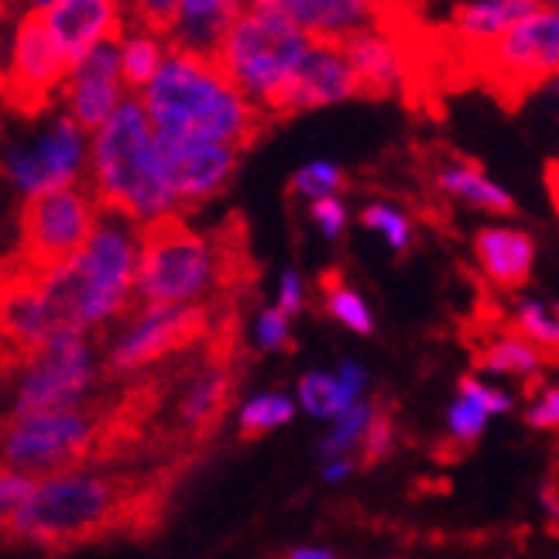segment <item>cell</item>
<instances>
[{
	"label": "cell",
	"instance_id": "cell-20",
	"mask_svg": "<svg viewBox=\"0 0 559 559\" xmlns=\"http://www.w3.org/2000/svg\"><path fill=\"white\" fill-rule=\"evenodd\" d=\"M312 41H344L381 17L378 0H261Z\"/></svg>",
	"mask_w": 559,
	"mask_h": 559
},
{
	"label": "cell",
	"instance_id": "cell-46",
	"mask_svg": "<svg viewBox=\"0 0 559 559\" xmlns=\"http://www.w3.org/2000/svg\"><path fill=\"white\" fill-rule=\"evenodd\" d=\"M11 14V0H0V17H8Z\"/></svg>",
	"mask_w": 559,
	"mask_h": 559
},
{
	"label": "cell",
	"instance_id": "cell-45",
	"mask_svg": "<svg viewBox=\"0 0 559 559\" xmlns=\"http://www.w3.org/2000/svg\"><path fill=\"white\" fill-rule=\"evenodd\" d=\"M378 4H381V11H395L399 4H405V0H378Z\"/></svg>",
	"mask_w": 559,
	"mask_h": 559
},
{
	"label": "cell",
	"instance_id": "cell-38",
	"mask_svg": "<svg viewBox=\"0 0 559 559\" xmlns=\"http://www.w3.org/2000/svg\"><path fill=\"white\" fill-rule=\"evenodd\" d=\"M258 347L261 350H285L288 347V316L278 309H264L258 316Z\"/></svg>",
	"mask_w": 559,
	"mask_h": 559
},
{
	"label": "cell",
	"instance_id": "cell-43",
	"mask_svg": "<svg viewBox=\"0 0 559 559\" xmlns=\"http://www.w3.org/2000/svg\"><path fill=\"white\" fill-rule=\"evenodd\" d=\"M56 4H62V0H17L21 14H45V11H52Z\"/></svg>",
	"mask_w": 559,
	"mask_h": 559
},
{
	"label": "cell",
	"instance_id": "cell-15",
	"mask_svg": "<svg viewBox=\"0 0 559 559\" xmlns=\"http://www.w3.org/2000/svg\"><path fill=\"white\" fill-rule=\"evenodd\" d=\"M62 96V114L76 124L80 131L93 134L96 128H104L110 114L124 104V83H120L117 69V38L93 45L90 52L69 69V76L59 90Z\"/></svg>",
	"mask_w": 559,
	"mask_h": 559
},
{
	"label": "cell",
	"instance_id": "cell-5",
	"mask_svg": "<svg viewBox=\"0 0 559 559\" xmlns=\"http://www.w3.org/2000/svg\"><path fill=\"white\" fill-rule=\"evenodd\" d=\"M312 38L302 35L275 8L248 0L234 17L213 62L221 66L234 90L251 100L264 117L275 120V107L292 80V72L306 59Z\"/></svg>",
	"mask_w": 559,
	"mask_h": 559
},
{
	"label": "cell",
	"instance_id": "cell-44",
	"mask_svg": "<svg viewBox=\"0 0 559 559\" xmlns=\"http://www.w3.org/2000/svg\"><path fill=\"white\" fill-rule=\"evenodd\" d=\"M350 467H354V464H350L347 456H333L330 464H326V477H330V480H344V477L350 474Z\"/></svg>",
	"mask_w": 559,
	"mask_h": 559
},
{
	"label": "cell",
	"instance_id": "cell-42",
	"mask_svg": "<svg viewBox=\"0 0 559 559\" xmlns=\"http://www.w3.org/2000/svg\"><path fill=\"white\" fill-rule=\"evenodd\" d=\"M282 559H336V556L320 546H299V549H288Z\"/></svg>",
	"mask_w": 559,
	"mask_h": 559
},
{
	"label": "cell",
	"instance_id": "cell-12",
	"mask_svg": "<svg viewBox=\"0 0 559 559\" xmlns=\"http://www.w3.org/2000/svg\"><path fill=\"white\" fill-rule=\"evenodd\" d=\"M66 76L69 66L56 52L52 38L45 35L41 17L17 14L4 52V80H0L4 104L21 114H38L59 96Z\"/></svg>",
	"mask_w": 559,
	"mask_h": 559
},
{
	"label": "cell",
	"instance_id": "cell-27",
	"mask_svg": "<svg viewBox=\"0 0 559 559\" xmlns=\"http://www.w3.org/2000/svg\"><path fill=\"white\" fill-rule=\"evenodd\" d=\"M549 357L532 347L528 340H522L519 333H508L501 340L480 354V368L491 371V374H512V378H536L543 371V364Z\"/></svg>",
	"mask_w": 559,
	"mask_h": 559
},
{
	"label": "cell",
	"instance_id": "cell-36",
	"mask_svg": "<svg viewBox=\"0 0 559 559\" xmlns=\"http://www.w3.org/2000/svg\"><path fill=\"white\" fill-rule=\"evenodd\" d=\"M392 443H395V419L388 416L384 408L374 405L371 419H368V429H364V436H360V450H364L360 464L374 467L378 460H384L388 453H392Z\"/></svg>",
	"mask_w": 559,
	"mask_h": 559
},
{
	"label": "cell",
	"instance_id": "cell-37",
	"mask_svg": "<svg viewBox=\"0 0 559 559\" xmlns=\"http://www.w3.org/2000/svg\"><path fill=\"white\" fill-rule=\"evenodd\" d=\"M309 221L316 224V230H320L326 240H336V237H344V230H347L350 210H347V203L340 200V197L312 200L309 203Z\"/></svg>",
	"mask_w": 559,
	"mask_h": 559
},
{
	"label": "cell",
	"instance_id": "cell-21",
	"mask_svg": "<svg viewBox=\"0 0 559 559\" xmlns=\"http://www.w3.org/2000/svg\"><path fill=\"white\" fill-rule=\"evenodd\" d=\"M474 258L480 272L498 288H519L532 278L536 264V240L522 227L491 224L474 234Z\"/></svg>",
	"mask_w": 559,
	"mask_h": 559
},
{
	"label": "cell",
	"instance_id": "cell-24",
	"mask_svg": "<svg viewBox=\"0 0 559 559\" xmlns=\"http://www.w3.org/2000/svg\"><path fill=\"white\" fill-rule=\"evenodd\" d=\"M436 186L440 192H447L450 200L467 203L474 210L495 213V216H512L515 213V200L504 186H498L477 162L471 158H450L436 168Z\"/></svg>",
	"mask_w": 559,
	"mask_h": 559
},
{
	"label": "cell",
	"instance_id": "cell-35",
	"mask_svg": "<svg viewBox=\"0 0 559 559\" xmlns=\"http://www.w3.org/2000/svg\"><path fill=\"white\" fill-rule=\"evenodd\" d=\"M371 412H374V405H368V402H354L350 408L340 412V416L333 419V432L326 436V443H323V453L326 456H344L347 450H354L360 443L364 429H368Z\"/></svg>",
	"mask_w": 559,
	"mask_h": 559
},
{
	"label": "cell",
	"instance_id": "cell-26",
	"mask_svg": "<svg viewBox=\"0 0 559 559\" xmlns=\"http://www.w3.org/2000/svg\"><path fill=\"white\" fill-rule=\"evenodd\" d=\"M168 56V41L141 32V28H124L117 38V69H120V83H124L128 96H138L144 86L155 80V72L162 69Z\"/></svg>",
	"mask_w": 559,
	"mask_h": 559
},
{
	"label": "cell",
	"instance_id": "cell-17",
	"mask_svg": "<svg viewBox=\"0 0 559 559\" xmlns=\"http://www.w3.org/2000/svg\"><path fill=\"white\" fill-rule=\"evenodd\" d=\"M340 45H344V56L354 69L360 96L384 100V96H395L405 90V83H408V48L395 28H388L384 14L374 24H368V28H360L350 38H344Z\"/></svg>",
	"mask_w": 559,
	"mask_h": 559
},
{
	"label": "cell",
	"instance_id": "cell-41",
	"mask_svg": "<svg viewBox=\"0 0 559 559\" xmlns=\"http://www.w3.org/2000/svg\"><path fill=\"white\" fill-rule=\"evenodd\" d=\"M278 312L285 316H296L302 309V278L296 272H285L282 275V288H278Z\"/></svg>",
	"mask_w": 559,
	"mask_h": 559
},
{
	"label": "cell",
	"instance_id": "cell-33",
	"mask_svg": "<svg viewBox=\"0 0 559 559\" xmlns=\"http://www.w3.org/2000/svg\"><path fill=\"white\" fill-rule=\"evenodd\" d=\"M179 8H182V0H128L124 4L128 28L152 32L168 41V35H173L179 21Z\"/></svg>",
	"mask_w": 559,
	"mask_h": 559
},
{
	"label": "cell",
	"instance_id": "cell-47",
	"mask_svg": "<svg viewBox=\"0 0 559 559\" xmlns=\"http://www.w3.org/2000/svg\"><path fill=\"white\" fill-rule=\"evenodd\" d=\"M0 80H4V52H0Z\"/></svg>",
	"mask_w": 559,
	"mask_h": 559
},
{
	"label": "cell",
	"instance_id": "cell-18",
	"mask_svg": "<svg viewBox=\"0 0 559 559\" xmlns=\"http://www.w3.org/2000/svg\"><path fill=\"white\" fill-rule=\"evenodd\" d=\"M45 35L52 38L66 66H76L93 45L114 41L128 28V14L120 0H62L52 11L38 14Z\"/></svg>",
	"mask_w": 559,
	"mask_h": 559
},
{
	"label": "cell",
	"instance_id": "cell-40",
	"mask_svg": "<svg viewBox=\"0 0 559 559\" xmlns=\"http://www.w3.org/2000/svg\"><path fill=\"white\" fill-rule=\"evenodd\" d=\"M556 423H559V392L556 388H543L536 405L528 408V426L532 429H556Z\"/></svg>",
	"mask_w": 559,
	"mask_h": 559
},
{
	"label": "cell",
	"instance_id": "cell-13",
	"mask_svg": "<svg viewBox=\"0 0 559 559\" xmlns=\"http://www.w3.org/2000/svg\"><path fill=\"white\" fill-rule=\"evenodd\" d=\"M155 155L168 192L176 197L179 210L203 206L216 200L230 186L240 152L230 144H216L186 134H158L155 131Z\"/></svg>",
	"mask_w": 559,
	"mask_h": 559
},
{
	"label": "cell",
	"instance_id": "cell-4",
	"mask_svg": "<svg viewBox=\"0 0 559 559\" xmlns=\"http://www.w3.org/2000/svg\"><path fill=\"white\" fill-rule=\"evenodd\" d=\"M86 176V189L100 210L124 216L138 227L179 213L176 197L162 179L155 131L138 96H124V104L110 114L107 124L90 134Z\"/></svg>",
	"mask_w": 559,
	"mask_h": 559
},
{
	"label": "cell",
	"instance_id": "cell-14",
	"mask_svg": "<svg viewBox=\"0 0 559 559\" xmlns=\"http://www.w3.org/2000/svg\"><path fill=\"white\" fill-rule=\"evenodd\" d=\"M210 326H213L210 306L192 302L176 309H144V316H138V323L117 340L107 368L110 374L141 371L162 357H176L189 347H197L200 340H206Z\"/></svg>",
	"mask_w": 559,
	"mask_h": 559
},
{
	"label": "cell",
	"instance_id": "cell-22",
	"mask_svg": "<svg viewBox=\"0 0 559 559\" xmlns=\"http://www.w3.org/2000/svg\"><path fill=\"white\" fill-rule=\"evenodd\" d=\"M539 8V0H464L450 14V35L477 56Z\"/></svg>",
	"mask_w": 559,
	"mask_h": 559
},
{
	"label": "cell",
	"instance_id": "cell-2",
	"mask_svg": "<svg viewBox=\"0 0 559 559\" xmlns=\"http://www.w3.org/2000/svg\"><path fill=\"white\" fill-rule=\"evenodd\" d=\"M134 269L138 224L100 210L83 251L35 282L48 336H86L128 312L134 306Z\"/></svg>",
	"mask_w": 559,
	"mask_h": 559
},
{
	"label": "cell",
	"instance_id": "cell-16",
	"mask_svg": "<svg viewBox=\"0 0 559 559\" xmlns=\"http://www.w3.org/2000/svg\"><path fill=\"white\" fill-rule=\"evenodd\" d=\"M354 96H360V93H357L354 69L344 56V45L312 41L306 59L299 62L296 72H292V80L282 93V100L275 107V120L302 114V110L344 104V100H354Z\"/></svg>",
	"mask_w": 559,
	"mask_h": 559
},
{
	"label": "cell",
	"instance_id": "cell-19",
	"mask_svg": "<svg viewBox=\"0 0 559 559\" xmlns=\"http://www.w3.org/2000/svg\"><path fill=\"white\" fill-rule=\"evenodd\" d=\"M234 344H216L210 354H203L200 371H192L186 381L182 395L176 402L179 426L189 440H200L216 423L224 419V412L234 395V360H230Z\"/></svg>",
	"mask_w": 559,
	"mask_h": 559
},
{
	"label": "cell",
	"instance_id": "cell-31",
	"mask_svg": "<svg viewBox=\"0 0 559 559\" xmlns=\"http://www.w3.org/2000/svg\"><path fill=\"white\" fill-rule=\"evenodd\" d=\"M347 186V176H344V168L333 165V162H309L302 165L296 176H292L288 182V192L292 197H302V200H326V197H340Z\"/></svg>",
	"mask_w": 559,
	"mask_h": 559
},
{
	"label": "cell",
	"instance_id": "cell-48",
	"mask_svg": "<svg viewBox=\"0 0 559 559\" xmlns=\"http://www.w3.org/2000/svg\"><path fill=\"white\" fill-rule=\"evenodd\" d=\"M120 4H128V0H120Z\"/></svg>",
	"mask_w": 559,
	"mask_h": 559
},
{
	"label": "cell",
	"instance_id": "cell-7",
	"mask_svg": "<svg viewBox=\"0 0 559 559\" xmlns=\"http://www.w3.org/2000/svg\"><path fill=\"white\" fill-rule=\"evenodd\" d=\"M216 254L206 237L192 230L182 213L138 227L134 302L144 309L192 306L216 275Z\"/></svg>",
	"mask_w": 559,
	"mask_h": 559
},
{
	"label": "cell",
	"instance_id": "cell-39",
	"mask_svg": "<svg viewBox=\"0 0 559 559\" xmlns=\"http://www.w3.org/2000/svg\"><path fill=\"white\" fill-rule=\"evenodd\" d=\"M35 477L17 474V471H0V522H4L14 508L24 501V495L32 491Z\"/></svg>",
	"mask_w": 559,
	"mask_h": 559
},
{
	"label": "cell",
	"instance_id": "cell-34",
	"mask_svg": "<svg viewBox=\"0 0 559 559\" xmlns=\"http://www.w3.org/2000/svg\"><path fill=\"white\" fill-rule=\"evenodd\" d=\"M360 224L368 227V230H378L388 240V248H395V251H408V245H412V224H408V216L399 206H392V203H371V206H364L360 210Z\"/></svg>",
	"mask_w": 559,
	"mask_h": 559
},
{
	"label": "cell",
	"instance_id": "cell-32",
	"mask_svg": "<svg viewBox=\"0 0 559 559\" xmlns=\"http://www.w3.org/2000/svg\"><path fill=\"white\" fill-rule=\"evenodd\" d=\"M515 326H519V336L528 340L532 347H539L546 357H556L559 326H556V312L546 302H536V299L522 302L515 312Z\"/></svg>",
	"mask_w": 559,
	"mask_h": 559
},
{
	"label": "cell",
	"instance_id": "cell-28",
	"mask_svg": "<svg viewBox=\"0 0 559 559\" xmlns=\"http://www.w3.org/2000/svg\"><path fill=\"white\" fill-rule=\"evenodd\" d=\"M320 288H323L326 312L333 316L336 323H344L354 333H374V316H371L368 302L357 296V292L344 282V275H340L336 269L333 272H323Z\"/></svg>",
	"mask_w": 559,
	"mask_h": 559
},
{
	"label": "cell",
	"instance_id": "cell-6",
	"mask_svg": "<svg viewBox=\"0 0 559 559\" xmlns=\"http://www.w3.org/2000/svg\"><path fill=\"white\" fill-rule=\"evenodd\" d=\"M128 423L114 408H62L17 416L0 426V471H17L45 477L59 471H76L83 460L107 456L117 447V432Z\"/></svg>",
	"mask_w": 559,
	"mask_h": 559
},
{
	"label": "cell",
	"instance_id": "cell-1",
	"mask_svg": "<svg viewBox=\"0 0 559 559\" xmlns=\"http://www.w3.org/2000/svg\"><path fill=\"white\" fill-rule=\"evenodd\" d=\"M162 495L131 477L59 471L35 477L32 491L0 522V536L41 549H76L155 522Z\"/></svg>",
	"mask_w": 559,
	"mask_h": 559
},
{
	"label": "cell",
	"instance_id": "cell-30",
	"mask_svg": "<svg viewBox=\"0 0 559 559\" xmlns=\"http://www.w3.org/2000/svg\"><path fill=\"white\" fill-rule=\"evenodd\" d=\"M299 399L306 405V412H312L316 419H336L340 412L350 408L354 402L344 395V388H340L336 374H326V371H312L299 381Z\"/></svg>",
	"mask_w": 559,
	"mask_h": 559
},
{
	"label": "cell",
	"instance_id": "cell-8",
	"mask_svg": "<svg viewBox=\"0 0 559 559\" xmlns=\"http://www.w3.org/2000/svg\"><path fill=\"white\" fill-rule=\"evenodd\" d=\"M100 221V203L86 186H62L28 197L21 206L14 258L28 272L45 275L80 254Z\"/></svg>",
	"mask_w": 559,
	"mask_h": 559
},
{
	"label": "cell",
	"instance_id": "cell-29",
	"mask_svg": "<svg viewBox=\"0 0 559 559\" xmlns=\"http://www.w3.org/2000/svg\"><path fill=\"white\" fill-rule=\"evenodd\" d=\"M292 416H296V402L282 392H264L240 408V440H261V436L292 423Z\"/></svg>",
	"mask_w": 559,
	"mask_h": 559
},
{
	"label": "cell",
	"instance_id": "cell-9",
	"mask_svg": "<svg viewBox=\"0 0 559 559\" xmlns=\"http://www.w3.org/2000/svg\"><path fill=\"white\" fill-rule=\"evenodd\" d=\"M100 381V360L86 336H56L14 374L11 419L83 408Z\"/></svg>",
	"mask_w": 559,
	"mask_h": 559
},
{
	"label": "cell",
	"instance_id": "cell-3",
	"mask_svg": "<svg viewBox=\"0 0 559 559\" xmlns=\"http://www.w3.org/2000/svg\"><path fill=\"white\" fill-rule=\"evenodd\" d=\"M138 104L158 134H186L245 152L272 124L245 100L213 59L168 45L155 80L138 93Z\"/></svg>",
	"mask_w": 559,
	"mask_h": 559
},
{
	"label": "cell",
	"instance_id": "cell-23",
	"mask_svg": "<svg viewBox=\"0 0 559 559\" xmlns=\"http://www.w3.org/2000/svg\"><path fill=\"white\" fill-rule=\"evenodd\" d=\"M245 4L248 0H182L179 21L173 35H168V45L192 56L213 59L234 17L245 11Z\"/></svg>",
	"mask_w": 559,
	"mask_h": 559
},
{
	"label": "cell",
	"instance_id": "cell-10",
	"mask_svg": "<svg viewBox=\"0 0 559 559\" xmlns=\"http://www.w3.org/2000/svg\"><path fill=\"white\" fill-rule=\"evenodd\" d=\"M86 155L90 134L72 124L66 114H56L32 141L8 144L4 155H0V168H4L8 182L28 200L48 189L80 186L86 173Z\"/></svg>",
	"mask_w": 559,
	"mask_h": 559
},
{
	"label": "cell",
	"instance_id": "cell-11",
	"mask_svg": "<svg viewBox=\"0 0 559 559\" xmlns=\"http://www.w3.org/2000/svg\"><path fill=\"white\" fill-rule=\"evenodd\" d=\"M477 62L498 93L525 96L543 86L559 69V11H532L512 32H504L495 45L477 52Z\"/></svg>",
	"mask_w": 559,
	"mask_h": 559
},
{
	"label": "cell",
	"instance_id": "cell-25",
	"mask_svg": "<svg viewBox=\"0 0 559 559\" xmlns=\"http://www.w3.org/2000/svg\"><path fill=\"white\" fill-rule=\"evenodd\" d=\"M512 408V395L501 392V388H491L484 384L480 378L467 374L460 378V399L450 405V440L456 447H471L477 436L484 432L491 416L498 412H508Z\"/></svg>",
	"mask_w": 559,
	"mask_h": 559
}]
</instances>
